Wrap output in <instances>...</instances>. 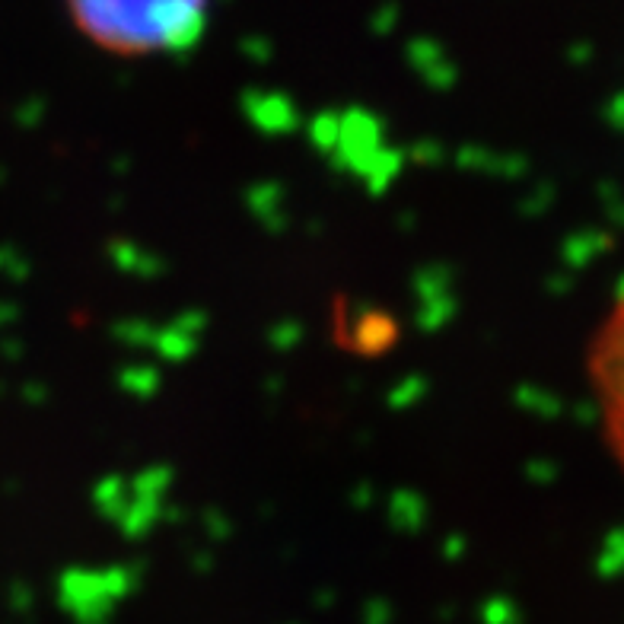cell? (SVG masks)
<instances>
[{
	"mask_svg": "<svg viewBox=\"0 0 624 624\" xmlns=\"http://www.w3.org/2000/svg\"><path fill=\"white\" fill-rule=\"evenodd\" d=\"M74 26L96 48L121 58L176 55L207 26L211 0H64Z\"/></svg>",
	"mask_w": 624,
	"mask_h": 624,
	"instance_id": "cell-1",
	"label": "cell"
},
{
	"mask_svg": "<svg viewBox=\"0 0 624 624\" xmlns=\"http://www.w3.org/2000/svg\"><path fill=\"white\" fill-rule=\"evenodd\" d=\"M586 370L605 443L624 472V293L596 325L593 341H589Z\"/></svg>",
	"mask_w": 624,
	"mask_h": 624,
	"instance_id": "cell-2",
	"label": "cell"
}]
</instances>
